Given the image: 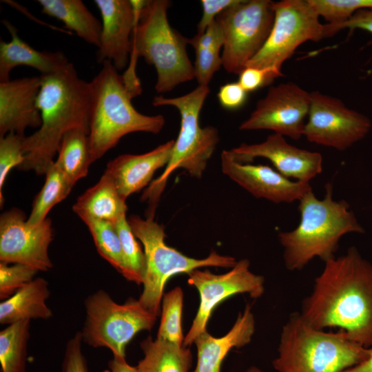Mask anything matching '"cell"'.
<instances>
[{"label":"cell","instance_id":"1","mask_svg":"<svg viewBox=\"0 0 372 372\" xmlns=\"http://www.w3.org/2000/svg\"><path fill=\"white\" fill-rule=\"evenodd\" d=\"M299 312L316 329L338 328L372 347V263L354 246L325 262Z\"/></svg>","mask_w":372,"mask_h":372},{"label":"cell","instance_id":"25","mask_svg":"<svg viewBox=\"0 0 372 372\" xmlns=\"http://www.w3.org/2000/svg\"><path fill=\"white\" fill-rule=\"evenodd\" d=\"M41 12L61 21L87 43L100 45L102 24L81 0H38Z\"/></svg>","mask_w":372,"mask_h":372},{"label":"cell","instance_id":"6","mask_svg":"<svg viewBox=\"0 0 372 372\" xmlns=\"http://www.w3.org/2000/svg\"><path fill=\"white\" fill-rule=\"evenodd\" d=\"M369 353V348L344 331L316 329L296 311L282 328L272 366L277 372H343L364 360Z\"/></svg>","mask_w":372,"mask_h":372},{"label":"cell","instance_id":"38","mask_svg":"<svg viewBox=\"0 0 372 372\" xmlns=\"http://www.w3.org/2000/svg\"><path fill=\"white\" fill-rule=\"evenodd\" d=\"M327 37H332L338 31L345 28L351 30L360 29L372 34V8L362 9L356 11L348 20L337 24H324Z\"/></svg>","mask_w":372,"mask_h":372},{"label":"cell","instance_id":"5","mask_svg":"<svg viewBox=\"0 0 372 372\" xmlns=\"http://www.w3.org/2000/svg\"><path fill=\"white\" fill-rule=\"evenodd\" d=\"M90 83L92 106L89 142L92 163L130 133L158 134L163 128V116L145 115L134 108L133 95L110 61L102 63L101 70Z\"/></svg>","mask_w":372,"mask_h":372},{"label":"cell","instance_id":"16","mask_svg":"<svg viewBox=\"0 0 372 372\" xmlns=\"http://www.w3.org/2000/svg\"><path fill=\"white\" fill-rule=\"evenodd\" d=\"M229 151L234 160L241 163H249L258 157L267 158L282 175L300 182L309 183L322 169L320 153L290 145L285 136L276 133L269 135L262 143H242Z\"/></svg>","mask_w":372,"mask_h":372},{"label":"cell","instance_id":"11","mask_svg":"<svg viewBox=\"0 0 372 372\" xmlns=\"http://www.w3.org/2000/svg\"><path fill=\"white\" fill-rule=\"evenodd\" d=\"M270 0H238L216 19L224 39L223 66L239 74L261 50L271 30L274 12Z\"/></svg>","mask_w":372,"mask_h":372},{"label":"cell","instance_id":"32","mask_svg":"<svg viewBox=\"0 0 372 372\" xmlns=\"http://www.w3.org/2000/svg\"><path fill=\"white\" fill-rule=\"evenodd\" d=\"M123 251L125 273L129 281L143 284L146 269L145 256L128 223L126 215L114 224Z\"/></svg>","mask_w":372,"mask_h":372},{"label":"cell","instance_id":"41","mask_svg":"<svg viewBox=\"0 0 372 372\" xmlns=\"http://www.w3.org/2000/svg\"><path fill=\"white\" fill-rule=\"evenodd\" d=\"M238 0H202L203 14L197 25L198 34L205 32L216 17L225 10L234 5Z\"/></svg>","mask_w":372,"mask_h":372},{"label":"cell","instance_id":"7","mask_svg":"<svg viewBox=\"0 0 372 372\" xmlns=\"http://www.w3.org/2000/svg\"><path fill=\"white\" fill-rule=\"evenodd\" d=\"M210 92L209 85H199L190 92L174 98L158 96L152 105L173 106L180 115V128L163 173L152 181L142 196L150 204L149 214L154 215L155 206L164 190L171 174L178 168L186 170L192 176L200 178L207 162L219 142L218 129L209 125L201 127L199 115Z\"/></svg>","mask_w":372,"mask_h":372},{"label":"cell","instance_id":"2","mask_svg":"<svg viewBox=\"0 0 372 372\" xmlns=\"http://www.w3.org/2000/svg\"><path fill=\"white\" fill-rule=\"evenodd\" d=\"M37 106L41 117L40 127L24 136V161L19 170L45 174L54 163L64 134L73 129L90 132L92 90L90 82L81 79L72 63L64 69L41 75Z\"/></svg>","mask_w":372,"mask_h":372},{"label":"cell","instance_id":"34","mask_svg":"<svg viewBox=\"0 0 372 372\" xmlns=\"http://www.w3.org/2000/svg\"><path fill=\"white\" fill-rule=\"evenodd\" d=\"M320 17L330 25L348 20L356 11L372 8V0H309Z\"/></svg>","mask_w":372,"mask_h":372},{"label":"cell","instance_id":"13","mask_svg":"<svg viewBox=\"0 0 372 372\" xmlns=\"http://www.w3.org/2000/svg\"><path fill=\"white\" fill-rule=\"evenodd\" d=\"M311 93L304 136L311 143L343 151L362 140L371 128L369 117L349 108L338 98Z\"/></svg>","mask_w":372,"mask_h":372},{"label":"cell","instance_id":"12","mask_svg":"<svg viewBox=\"0 0 372 372\" xmlns=\"http://www.w3.org/2000/svg\"><path fill=\"white\" fill-rule=\"evenodd\" d=\"M247 259L237 261L230 271L214 274L196 269L188 273V283L198 291L200 304L192 324L185 337L183 345H192L196 338L207 331V325L215 308L222 302L238 293L258 298L265 292V278L249 269Z\"/></svg>","mask_w":372,"mask_h":372},{"label":"cell","instance_id":"44","mask_svg":"<svg viewBox=\"0 0 372 372\" xmlns=\"http://www.w3.org/2000/svg\"><path fill=\"white\" fill-rule=\"evenodd\" d=\"M246 372H265L257 366H251Z\"/></svg>","mask_w":372,"mask_h":372},{"label":"cell","instance_id":"3","mask_svg":"<svg viewBox=\"0 0 372 372\" xmlns=\"http://www.w3.org/2000/svg\"><path fill=\"white\" fill-rule=\"evenodd\" d=\"M325 189L322 200L316 198L312 189L307 192L299 200L298 227L278 234L284 249L285 266L289 271L302 269L316 257L328 261L335 257L344 235L364 232L349 204L333 199L331 183H327Z\"/></svg>","mask_w":372,"mask_h":372},{"label":"cell","instance_id":"33","mask_svg":"<svg viewBox=\"0 0 372 372\" xmlns=\"http://www.w3.org/2000/svg\"><path fill=\"white\" fill-rule=\"evenodd\" d=\"M162 313L156 339L183 346L185 337L182 329L183 292L177 287L165 293L162 298Z\"/></svg>","mask_w":372,"mask_h":372},{"label":"cell","instance_id":"35","mask_svg":"<svg viewBox=\"0 0 372 372\" xmlns=\"http://www.w3.org/2000/svg\"><path fill=\"white\" fill-rule=\"evenodd\" d=\"M24 136L8 133L0 137V205L4 203L3 187L6 178L14 167H18L24 161L22 149Z\"/></svg>","mask_w":372,"mask_h":372},{"label":"cell","instance_id":"18","mask_svg":"<svg viewBox=\"0 0 372 372\" xmlns=\"http://www.w3.org/2000/svg\"><path fill=\"white\" fill-rule=\"evenodd\" d=\"M101 19L102 29L97 53L99 63L110 61L119 71L128 63L132 50L136 9L129 0H94Z\"/></svg>","mask_w":372,"mask_h":372},{"label":"cell","instance_id":"26","mask_svg":"<svg viewBox=\"0 0 372 372\" xmlns=\"http://www.w3.org/2000/svg\"><path fill=\"white\" fill-rule=\"evenodd\" d=\"M141 348L143 358L138 362V372H189L192 353L188 347L148 337Z\"/></svg>","mask_w":372,"mask_h":372},{"label":"cell","instance_id":"17","mask_svg":"<svg viewBox=\"0 0 372 372\" xmlns=\"http://www.w3.org/2000/svg\"><path fill=\"white\" fill-rule=\"evenodd\" d=\"M221 167L224 174L254 197L273 203L300 200L312 189L309 183L291 180L268 165L238 163L229 150L222 152Z\"/></svg>","mask_w":372,"mask_h":372},{"label":"cell","instance_id":"36","mask_svg":"<svg viewBox=\"0 0 372 372\" xmlns=\"http://www.w3.org/2000/svg\"><path fill=\"white\" fill-rule=\"evenodd\" d=\"M38 271L19 263L0 262V298L6 300L34 279Z\"/></svg>","mask_w":372,"mask_h":372},{"label":"cell","instance_id":"20","mask_svg":"<svg viewBox=\"0 0 372 372\" xmlns=\"http://www.w3.org/2000/svg\"><path fill=\"white\" fill-rule=\"evenodd\" d=\"M174 144V140L168 141L148 152L120 155L107 164L105 171L125 200L147 186L157 169L167 166Z\"/></svg>","mask_w":372,"mask_h":372},{"label":"cell","instance_id":"4","mask_svg":"<svg viewBox=\"0 0 372 372\" xmlns=\"http://www.w3.org/2000/svg\"><path fill=\"white\" fill-rule=\"evenodd\" d=\"M136 9L133 30L132 62L127 69L135 72V59L143 57L154 65L157 74L158 93L172 91L180 83L195 79L194 65L189 59V39L171 27L167 19L170 1H132Z\"/></svg>","mask_w":372,"mask_h":372},{"label":"cell","instance_id":"42","mask_svg":"<svg viewBox=\"0 0 372 372\" xmlns=\"http://www.w3.org/2000/svg\"><path fill=\"white\" fill-rule=\"evenodd\" d=\"M106 372H138L136 366L130 365L125 359L113 357L108 363Z\"/></svg>","mask_w":372,"mask_h":372},{"label":"cell","instance_id":"21","mask_svg":"<svg viewBox=\"0 0 372 372\" xmlns=\"http://www.w3.org/2000/svg\"><path fill=\"white\" fill-rule=\"evenodd\" d=\"M254 332V316L247 304L225 335L216 338L206 331L196 338L197 363L193 372H221L222 362L231 349L248 344Z\"/></svg>","mask_w":372,"mask_h":372},{"label":"cell","instance_id":"43","mask_svg":"<svg viewBox=\"0 0 372 372\" xmlns=\"http://www.w3.org/2000/svg\"><path fill=\"white\" fill-rule=\"evenodd\" d=\"M343 372H372V347L369 348V355L364 360Z\"/></svg>","mask_w":372,"mask_h":372},{"label":"cell","instance_id":"15","mask_svg":"<svg viewBox=\"0 0 372 372\" xmlns=\"http://www.w3.org/2000/svg\"><path fill=\"white\" fill-rule=\"evenodd\" d=\"M24 213L12 208L0 217V261L19 263L38 271H47L53 267L48 248L53 240L50 219L39 225H29Z\"/></svg>","mask_w":372,"mask_h":372},{"label":"cell","instance_id":"19","mask_svg":"<svg viewBox=\"0 0 372 372\" xmlns=\"http://www.w3.org/2000/svg\"><path fill=\"white\" fill-rule=\"evenodd\" d=\"M41 84L40 76L0 83V137L8 133L25 136L28 127H40L37 98Z\"/></svg>","mask_w":372,"mask_h":372},{"label":"cell","instance_id":"22","mask_svg":"<svg viewBox=\"0 0 372 372\" xmlns=\"http://www.w3.org/2000/svg\"><path fill=\"white\" fill-rule=\"evenodd\" d=\"M11 35L9 42H0V83L10 79V73L19 65L33 68L47 75L57 72L66 68L70 62L62 52L39 51L18 35L17 30L9 21H2Z\"/></svg>","mask_w":372,"mask_h":372},{"label":"cell","instance_id":"9","mask_svg":"<svg viewBox=\"0 0 372 372\" xmlns=\"http://www.w3.org/2000/svg\"><path fill=\"white\" fill-rule=\"evenodd\" d=\"M85 319L81 331L83 342L94 348L105 347L113 357L125 359L127 344L141 331H149L158 316L138 299L116 302L107 292L99 290L85 300Z\"/></svg>","mask_w":372,"mask_h":372},{"label":"cell","instance_id":"30","mask_svg":"<svg viewBox=\"0 0 372 372\" xmlns=\"http://www.w3.org/2000/svg\"><path fill=\"white\" fill-rule=\"evenodd\" d=\"M45 175L44 185L35 197L31 213L26 220L29 225L35 226L45 220L50 210L64 200L72 188L63 174L56 167L54 161Z\"/></svg>","mask_w":372,"mask_h":372},{"label":"cell","instance_id":"27","mask_svg":"<svg viewBox=\"0 0 372 372\" xmlns=\"http://www.w3.org/2000/svg\"><path fill=\"white\" fill-rule=\"evenodd\" d=\"M57 154L54 165L73 187L79 180L87 176L92 163L89 134L81 129L68 131L61 141Z\"/></svg>","mask_w":372,"mask_h":372},{"label":"cell","instance_id":"31","mask_svg":"<svg viewBox=\"0 0 372 372\" xmlns=\"http://www.w3.org/2000/svg\"><path fill=\"white\" fill-rule=\"evenodd\" d=\"M81 220L88 227L99 254L124 276L125 262L121 242L114 225L107 221L88 217Z\"/></svg>","mask_w":372,"mask_h":372},{"label":"cell","instance_id":"23","mask_svg":"<svg viewBox=\"0 0 372 372\" xmlns=\"http://www.w3.org/2000/svg\"><path fill=\"white\" fill-rule=\"evenodd\" d=\"M125 201L110 174L105 171L99 180L77 198L72 209L81 219L88 217L114 225L126 215Z\"/></svg>","mask_w":372,"mask_h":372},{"label":"cell","instance_id":"14","mask_svg":"<svg viewBox=\"0 0 372 372\" xmlns=\"http://www.w3.org/2000/svg\"><path fill=\"white\" fill-rule=\"evenodd\" d=\"M310 105L311 93L294 83L271 86L239 129L269 130L298 140L304 136V120L308 116Z\"/></svg>","mask_w":372,"mask_h":372},{"label":"cell","instance_id":"29","mask_svg":"<svg viewBox=\"0 0 372 372\" xmlns=\"http://www.w3.org/2000/svg\"><path fill=\"white\" fill-rule=\"evenodd\" d=\"M30 320L9 324L0 332L1 372H26Z\"/></svg>","mask_w":372,"mask_h":372},{"label":"cell","instance_id":"8","mask_svg":"<svg viewBox=\"0 0 372 372\" xmlns=\"http://www.w3.org/2000/svg\"><path fill=\"white\" fill-rule=\"evenodd\" d=\"M135 237L142 243L145 256L146 269L143 289L138 300L147 310L158 316L164 288L167 280L178 273H189L205 267H234L237 261L234 257L223 256L212 251L203 259L183 254L165 242L163 225L154 220L132 215L127 218Z\"/></svg>","mask_w":372,"mask_h":372},{"label":"cell","instance_id":"39","mask_svg":"<svg viewBox=\"0 0 372 372\" xmlns=\"http://www.w3.org/2000/svg\"><path fill=\"white\" fill-rule=\"evenodd\" d=\"M217 96L224 108L236 110L245 104L247 92L238 82L228 83L220 86Z\"/></svg>","mask_w":372,"mask_h":372},{"label":"cell","instance_id":"10","mask_svg":"<svg viewBox=\"0 0 372 372\" xmlns=\"http://www.w3.org/2000/svg\"><path fill=\"white\" fill-rule=\"evenodd\" d=\"M273 24L261 50L246 67L267 70L273 79L282 76L283 63L306 41L318 42L327 37L325 25L309 0L273 1Z\"/></svg>","mask_w":372,"mask_h":372},{"label":"cell","instance_id":"24","mask_svg":"<svg viewBox=\"0 0 372 372\" xmlns=\"http://www.w3.org/2000/svg\"><path fill=\"white\" fill-rule=\"evenodd\" d=\"M48 282L36 278L0 303V323L10 324L32 319L48 320L52 312L46 304L49 298Z\"/></svg>","mask_w":372,"mask_h":372},{"label":"cell","instance_id":"40","mask_svg":"<svg viewBox=\"0 0 372 372\" xmlns=\"http://www.w3.org/2000/svg\"><path fill=\"white\" fill-rule=\"evenodd\" d=\"M238 75V82L247 92H254L273 81L267 70L255 67H246Z\"/></svg>","mask_w":372,"mask_h":372},{"label":"cell","instance_id":"28","mask_svg":"<svg viewBox=\"0 0 372 372\" xmlns=\"http://www.w3.org/2000/svg\"><path fill=\"white\" fill-rule=\"evenodd\" d=\"M188 43L195 50V79L199 85H209L214 74L223 65L220 51L224 39L220 25L215 20L204 32L189 39Z\"/></svg>","mask_w":372,"mask_h":372},{"label":"cell","instance_id":"37","mask_svg":"<svg viewBox=\"0 0 372 372\" xmlns=\"http://www.w3.org/2000/svg\"><path fill=\"white\" fill-rule=\"evenodd\" d=\"M81 331L70 338L66 344L62 362V372H88L86 359L82 351Z\"/></svg>","mask_w":372,"mask_h":372}]
</instances>
